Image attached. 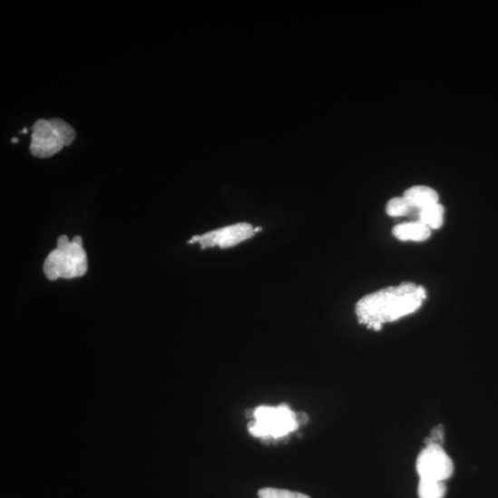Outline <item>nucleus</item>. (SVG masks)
Returning a JSON list of instances; mask_svg holds the SVG:
<instances>
[{
	"mask_svg": "<svg viewBox=\"0 0 498 498\" xmlns=\"http://www.w3.org/2000/svg\"><path fill=\"white\" fill-rule=\"evenodd\" d=\"M22 132H23V133H27L28 131H27V129H24V131H23Z\"/></svg>",
	"mask_w": 498,
	"mask_h": 498,
	"instance_id": "nucleus-14",
	"label": "nucleus"
},
{
	"mask_svg": "<svg viewBox=\"0 0 498 498\" xmlns=\"http://www.w3.org/2000/svg\"><path fill=\"white\" fill-rule=\"evenodd\" d=\"M418 211L411 207L407 200L403 197H395L386 205V212L391 217L409 216L417 220Z\"/></svg>",
	"mask_w": 498,
	"mask_h": 498,
	"instance_id": "nucleus-10",
	"label": "nucleus"
},
{
	"mask_svg": "<svg viewBox=\"0 0 498 498\" xmlns=\"http://www.w3.org/2000/svg\"><path fill=\"white\" fill-rule=\"evenodd\" d=\"M253 418L249 432L265 441L284 437L308 421L305 413L295 414L287 405L277 408L260 406L254 411Z\"/></svg>",
	"mask_w": 498,
	"mask_h": 498,
	"instance_id": "nucleus-3",
	"label": "nucleus"
},
{
	"mask_svg": "<svg viewBox=\"0 0 498 498\" xmlns=\"http://www.w3.org/2000/svg\"><path fill=\"white\" fill-rule=\"evenodd\" d=\"M393 235L401 241L422 242L431 237V229L418 220L396 226Z\"/></svg>",
	"mask_w": 498,
	"mask_h": 498,
	"instance_id": "nucleus-8",
	"label": "nucleus"
},
{
	"mask_svg": "<svg viewBox=\"0 0 498 498\" xmlns=\"http://www.w3.org/2000/svg\"><path fill=\"white\" fill-rule=\"evenodd\" d=\"M447 487L444 482L430 479H420L418 486L419 498H443Z\"/></svg>",
	"mask_w": 498,
	"mask_h": 498,
	"instance_id": "nucleus-11",
	"label": "nucleus"
},
{
	"mask_svg": "<svg viewBox=\"0 0 498 498\" xmlns=\"http://www.w3.org/2000/svg\"><path fill=\"white\" fill-rule=\"evenodd\" d=\"M416 470L420 479L445 482L453 475L454 465L440 444L432 443L420 454L416 462Z\"/></svg>",
	"mask_w": 498,
	"mask_h": 498,
	"instance_id": "nucleus-5",
	"label": "nucleus"
},
{
	"mask_svg": "<svg viewBox=\"0 0 498 498\" xmlns=\"http://www.w3.org/2000/svg\"><path fill=\"white\" fill-rule=\"evenodd\" d=\"M255 229L249 224L240 223L214 230L201 236L193 237L189 243H200L201 249L219 247L228 249L235 247L256 235Z\"/></svg>",
	"mask_w": 498,
	"mask_h": 498,
	"instance_id": "nucleus-6",
	"label": "nucleus"
},
{
	"mask_svg": "<svg viewBox=\"0 0 498 498\" xmlns=\"http://www.w3.org/2000/svg\"><path fill=\"white\" fill-rule=\"evenodd\" d=\"M404 198L417 210L439 203L438 193L427 186L411 187L405 191Z\"/></svg>",
	"mask_w": 498,
	"mask_h": 498,
	"instance_id": "nucleus-7",
	"label": "nucleus"
},
{
	"mask_svg": "<svg viewBox=\"0 0 498 498\" xmlns=\"http://www.w3.org/2000/svg\"><path fill=\"white\" fill-rule=\"evenodd\" d=\"M445 208L440 203L424 208L418 211L417 220L430 229H439L444 224Z\"/></svg>",
	"mask_w": 498,
	"mask_h": 498,
	"instance_id": "nucleus-9",
	"label": "nucleus"
},
{
	"mask_svg": "<svg viewBox=\"0 0 498 498\" xmlns=\"http://www.w3.org/2000/svg\"><path fill=\"white\" fill-rule=\"evenodd\" d=\"M425 298L426 291L423 287L405 282L364 297L357 302L356 313L360 324L380 330L383 324L418 310Z\"/></svg>",
	"mask_w": 498,
	"mask_h": 498,
	"instance_id": "nucleus-1",
	"label": "nucleus"
},
{
	"mask_svg": "<svg viewBox=\"0 0 498 498\" xmlns=\"http://www.w3.org/2000/svg\"><path fill=\"white\" fill-rule=\"evenodd\" d=\"M75 137L74 129L61 119L40 120L33 127L30 151L37 158H49L70 146Z\"/></svg>",
	"mask_w": 498,
	"mask_h": 498,
	"instance_id": "nucleus-4",
	"label": "nucleus"
},
{
	"mask_svg": "<svg viewBox=\"0 0 498 498\" xmlns=\"http://www.w3.org/2000/svg\"><path fill=\"white\" fill-rule=\"evenodd\" d=\"M18 141H19L18 139H14V140H13V142L15 143V142H17Z\"/></svg>",
	"mask_w": 498,
	"mask_h": 498,
	"instance_id": "nucleus-15",
	"label": "nucleus"
},
{
	"mask_svg": "<svg viewBox=\"0 0 498 498\" xmlns=\"http://www.w3.org/2000/svg\"><path fill=\"white\" fill-rule=\"evenodd\" d=\"M259 498H310L307 494L285 489L263 488L259 491Z\"/></svg>",
	"mask_w": 498,
	"mask_h": 498,
	"instance_id": "nucleus-12",
	"label": "nucleus"
},
{
	"mask_svg": "<svg viewBox=\"0 0 498 498\" xmlns=\"http://www.w3.org/2000/svg\"><path fill=\"white\" fill-rule=\"evenodd\" d=\"M87 269V255L81 237L73 240L67 236L61 237L57 249L49 253L44 263V272L50 281L79 278Z\"/></svg>",
	"mask_w": 498,
	"mask_h": 498,
	"instance_id": "nucleus-2",
	"label": "nucleus"
},
{
	"mask_svg": "<svg viewBox=\"0 0 498 498\" xmlns=\"http://www.w3.org/2000/svg\"><path fill=\"white\" fill-rule=\"evenodd\" d=\"M432 443H436V444H439L438 442H443V439H444V431H443L442 425H437L433 428L431 431V436L429 437Z\"/></svg>",
	"mask_w": 498,
	"mask_h": 498,
	"instance_id": "nucleus-13",
	"label": "nucleus"
}]
</instances>
